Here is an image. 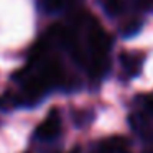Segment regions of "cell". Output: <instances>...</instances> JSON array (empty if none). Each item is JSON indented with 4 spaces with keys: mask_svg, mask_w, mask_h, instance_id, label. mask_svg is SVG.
Masks as SVG:
<instances>
[{
    "mask_svg": "<svg viewBox=\"0 0 153 153\" xmlns=\"http://www.w3.org/2000/svg\"><path fill=\"white\" fill-rule=\"evenodd\" d=\"M140 27H142V22H140V20H132V22H128L122 30H120V33H122L123 36H127V38L133 36L135 33H138Z\"/></svg>",
    "mask_w": 153,
    "mask_h": 153,
    "instance_id": "5",
    "label": "cell"
},
{
    "mask_svg": "<svg viewBox=\"0 0 153 153\" xmlns=\"http://www.w3.org/2000/svg\"><path fill=\"white\" fill-rule=\"evenodd\" d=\"M61 133V117L59 112L56 109H53L45 120L38 125L36 128V138L45 140V142H51V140H56Z\"/></svg>",
    "mask_w": 153,
    "mask_h": 153,
    "instance_id": "1",
    "label": "cell"
},
{
    "mask_svg": "<svg viewBox=\"0 0 153 153\" xmlns=\"http://www.w3.org/2000/svg\"><path fill=\"white\" fill-rule=\"evenodd\" d=\"M92 153H130V142L123 137L104 138Z\"/></svg>",
    "mask_w": 153,
    "mask_h": 153,
    "instance_id": "2",
    "label": "cell"
},
{
    "mask_svg": "<svg viewBox=\"0 0 153 153\" xmlns=\"http://www.w3.org/2000/svg\"><path fill=\"white\" fill-rule=\"evenodd\" d=\"M120 63H122L123 69L128 76H137L142 69L143 64V56L135 53H122L120 54Z\"/></svg>",
    "mask_w": 153,
    "mask_h": 153,
    "instance_id": "3",
    "label": "cell"
},
{
    "mask_svg": "<svg viewBox=\"0 0 153 153\" xmlns=\"http://www.w3.org/2000/svg\"><path fill=\"white\" fill-rule=\"evenodd\" d=\"M104 8L109 15H117L122 8V0H104Z\"/></svg>",
    "mask_w": 153,
    "mask_h": 153,
    "instance_id": "6",
    "label": "cell"
},
{
    "mask_svg": "<svg viewBox=\"0 0 153 153\" xmlns=\"http://www.w3.org/2000/svg\"><path fill=\"white\" fill-rule=\"evenodd\" d=\"M71 2L73 0H38L40 8L45 10L46 13H56V12L64 10Z\"/></svg>",
    "mask_w": 153,
    "mask_h": 153,
    "instance_id": "4",
    "label": "cell"
},
{
    "mask_svg": "<svg viewBox=\"0 0 153 153\" xmlns=\"http://www.w3.org/2000/svg\"><path fill=\"white\" fill-rule=\"evenodd\" d=\"M71 153H79V152H77V150H74V152H71Z\"/></svg>",
    "mask_w": 153,
    "mask_h": 153,
    "instance_id": "9",
    "label": "cell"
},
{
    "mask_svg": "<svg viewBox=\"0 0 153 153\" xmlns=\"http://www.w3.org/2000/svg\"><path fill=\"white\" fill-rule=\"evenodd\" d=\"M145 109H146V112L153 117V96H148L145 99Z\"/></svg>",
    "mask_w": 153,
    "mask_h": 153,
    "instance_id": "7",
    "label": "cell"
},
{
    "mask_svg": "<svg viewBox=\"0 0 153 153\" xmlns=\"http://www.w3.org/2000/svg\"><path fill=\"white\" fill-rule=\"evenodd\" d=\"M153 0H138V5L140 7H150Z\"/></svg>",
    "mask_w": 153,
    "mask_h": 153,
    "instance_id": "8",
    "label": "cell"
}]
</instances>
